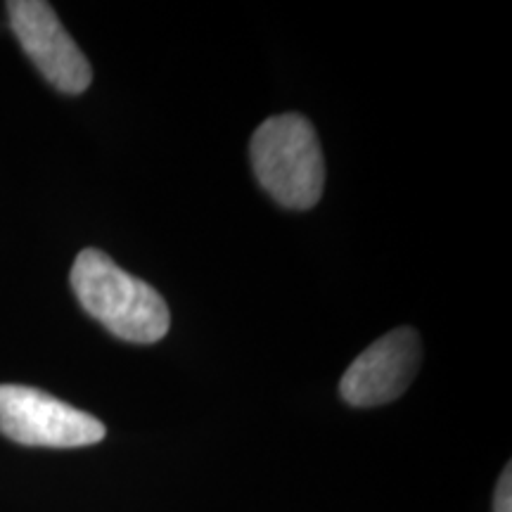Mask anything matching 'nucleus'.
I'll list each match as a JSON object with an SVG mask.
<instances>
[{
    "mask_svg": "<svg viewBox=\"0 0 512 512\" xmlns=\"http://www.w3.org/2000/svg\"><path fill=\"white\" fill-rule=\"evenodd\" d=\"M8 17L19 46L57 91L79 95L91 86V62L62 27L53 5L43 0H12Z\"/></svg>",
    "mask_w": 512,
    "mask_h": 512,
    "instance_id": "nucleus-4",
    "label": "nucleus"
},
{
    "mask_svg": "<svg viewBox=\"0 0 512 512\" xmlns=\"http://www.w3.org/2000/svg\"><path fill=\"white\" fill-rule=\"evenodd\" d=\"M252 166L275 202L287 209L316 207L325 188V157L316 128L302 114L266 119L252 136Z\"/></svg>",
    "mask_w": 512,
    "mask_h": 512,
    "instance_id": "nucleus-2",
    "label": "nucleus"
},
{
    "mask_svg": "<svg viewBox=\"0 0 512 512\" xmlns=\"http://www.w3.org/2000/svg\"><path fill=\"white\" fill-rule=\"evenodd\" d=\"M0 434L22 446L79 448L107 437L91 413L24 384H0Z\"/></svg>",
    "mask_w": 512,
    "mask_h": 512,
    "instance_id": "nucleus-3",
    "label": "nucleus"
},
{
    "mask_svg": "<svg viewBox=\"0 0 512 512\" xmlns=\"http://www.w3.org/2000/svg\"><path fill=\"white\" fill-rule=\"evenodd\" d=\"M494 512H512V470H510V465L505 467L501 479H498Z\"/></svg>",
    "mask_w": 512,
    "mask_h": 512,
    "instance_id": "nucleus-6",
    "label": "nucleus"
},
{
    "mask_svg": "<svg viewBox=\"0 0 512 512\" xmlns=\"http://www.w3.org/2000/svg\"><path fill=\"white\" fill-rule=\"evenodd\" d=\"M422 361V342L413 328H396L377 339L347 368L339 394L349 406L373 408L411 387Z\"/></svg>",
    "mask_w": 512,
    "mask_h": 512,
    "instance_id": "nucleus-5",
    "label": "nucleus"
},
{
    "mask_svg": "<svg viewBox=\"0 0 512 512\" xmlns=\"http://www.w3.org/2000/svg\"><path fill=\"white\" fill-rule=\"evenodd\" d=\"M69 280L88 316L100 320L114 337L155 344L169 332L171 313L162 294L119 268L100 249L79 252Z\"/></svg>",
    "mask_w": 512,
    "mask_h": 512,
    "instance_id": "nucleus-1",
    "label": "nucleus"
}]
</instances>
